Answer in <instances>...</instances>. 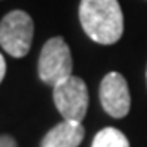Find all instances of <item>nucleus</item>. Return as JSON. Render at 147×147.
<instances>
[{
	"instance_id": "obj_1",
	"label": "nucleus",
	"mask_w": 147,
	"mask_h": 147,
	"mask_svg": "<svg viewBox=\"0 0 147 147\" xmlns=\"http://www.w3.org/2000/svg\"><path fill=\"white\" fill-rule=\"evenodd\" d=\"M79 18L87 36L98 44H115L124 31L118 0H82Z\"/></svg>"
},
{
	"instance_id": "obj_2",
	"label": "nucleus",
	"mask_w": 147,
	"mask_h": 147,
	"mask_svg": "<svg viewBox=\"0 0 147 147\" xmlns=\"http://www.w3.org/2000/svg\"><path fill=\"white\" fill-rule=\"evenodd\" d=\"M38 74L44 84L56 87L72 75V54L61 36L47 39L38 62Z\"/></svg>"
},
{
	"instance_id": "obj_3",
	"label": "nucleus",
	"mask_w": 147,
	"mask_h": 147,
	"mask_svg": "<svg viewBox=\"0 0 147 147\" xmlns=\"http://www.w3.org/2000/svg\"><path fill=\"white\" fill-rule=\"evenodd\" d=\"M33 33L31 16L23 10H13L0 21V46L13 57H23L31 47Z\"/></svg>"
},
{
	"instance_id": "obj_4",
	"label": "nucleus",
	"mask_w": 147,
	"mask_h": 147,
	"mask_svg": "<svg viewBox=\"0 0 147 147\" xmlns=\"http://www.w3.org/2000/svg\"><path fill=\"white\" fill-rule=\"evenodd\" d=\"M56 108L65 121L82 123L88 110V88L80 77L70 75L64 82L53 87Z\"/></svg>"
},
{
	"instance_id": "obj_5",
	"label": "nucleus",
	"mask_w": 147,
	"mask_h": 147,
	"mask_svg": "<svg viewBox=\"0 0 147 147\" xmlns=\"http://www.w3.org/2000/svg\"><path fill=\"white\" fill-rule=\"evenodd\" d=\"M100 101L113 118H124L131 108V95L126 79L118 72L106 74L100 84Z\"/></svg>"
},
{
	"instance_id": "obj_6",
	"label": "nucleus",
	"mask_w": 147,
	"mask_h": 147,
	"mask_svg": "<svg viewBox=\"0 0 147 147\" xmlns=\"http://www.w3.org/2000/svg\"><path fill=\"white\" fill-rule=\"evenodd\" d=\"M84 136L85 129L82 123L64 119L47 131L41 141V147H79Z\"/></svg>"
},
{
	"instance_id": "obj_7",
	"label": "nucleus",
	"mask_w": 147,
	"mask_h": 147,
	"mask_svg": "<svg viewBox=\"0 0 147 147\" xmlns=\"http://www.w3.org/2000/svg\"><path fill=\"white\" fill-rule=\"evenodd\" d=\"M92 147H129V141L119 129L103 127L95 134Z\"/></svg>"
},
{
	"instance_id": "obj_8",
	"label": "nucleus",
	"mask_w": 147,
	"mask_h": 147,
	"mask_svg": "<svg viewBox=\"0 0 147 147\" xmlns=\"http://www.w3.org/2000/svg\"><path fill=\"white\" fill-rule=\"evenodd\" d=\"M0 147H18V146H16V141L11 136L3 134V136H0Z\"/></svg>"
},
{
	"instance_id": "obj_9",
	"label": "nucleus",
	"mask_w": 147,
	"mask_h": 147,
	"mask_svg": "<svg viewBox=\"0 0 147 147\" xmlns=\"http://www.w3.org/2000/svg\"><path fill=\"white\" fill-rule=\"evenodd\" d=\"M5 72H7V62L3 59V56L0 54V84H2V80L5 77Z\"/></svg>"
},
{
	"instance_id": "obj_10",
	"label": "nucleus",
	"mask_w": 147,
	"mask_h": 147,
	"mask_svg": "<svg viewBox=\"0 0 147 147\" xmlns=\"http://www.w3.org/2000/svg\"><path fill=\"white\" fill-rule=\"evenodd\" d=\"M146 82H147V69H146Z\"/></svg>"
}]
</instances>
